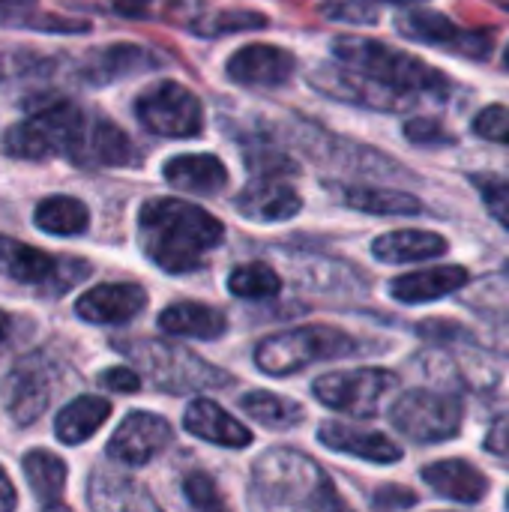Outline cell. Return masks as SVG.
Listing matches in <instances>:
<instances>
[{
  "label": "cell",
  "mask_w": 509,
  "mask_h": 512,
  "mask_svg": "<svg viewBox=\"0 0 509 512\" xmlns=\"http://www.w3.org/2000/svg\"><path fill=\"white\" fill-rule=\"evenodd\" d=\"M417 330H420V336L432 339L435 345H453L456 339H468V330L456 321H447V318H429Z\"/></svg>",
  "instance_id": "cell-42"
},
{
  "label": "cell",
  "mask_w": 509,
  "mask_h": 512,
  "mask_svg": "<svg viewBox=\"0 0 509 512\" xmlns=\"http://www.w3.org/2000/svg\"><path fill=\"white\" fill-rule=\"evenodd\" d=\"M9 336H12V315L0 309V351H3V345L9 342Z\"/></svg>",
  "instance_id": "cell-47"
},
{
  "label": "cell",
  "mask_w": 509,
  "mask_h": 512,
  "mask_svg": "<svg viewBox=\"0 0 509 512\" xmlns=\"http://www.w3.org/2000/svg\"><path fill=\"white\" fill-rule=\"evenodd\" d=\"M471 282V273L459 264H447V267H429V270H417V273H405L399 279L390 282V297L408 306H420V303H435L441 297H450L456 291H462Z\"/></svg>",
  "instance_id": "cell-21"
},
{
  "label": "cell",
  "mask_w": 509,
  "mask_h": 512,
  "mask_svg": "<svg viewBox=\"0 0 509 512\" xmlns=\"http://www.w3.org/2000/svg\"><path fill=\"white\" fill-rule=\"evenodd\" d=\"M18 507V495L12 489V480L6 477V471L0 468V512H9Z\"/></svg>",
  "instance_id": "cell-46"
},
{
  "label": "cell",
  "mask_w": 509,
  "mask_h": 512,
  "mask_svg": "<svg viewBox=\"0 0 509 512\" xmlns=\"http://www.w3.org/2000/svg\"><path fill=\"white\" fill-rule=\"evenodd\" d=\"M240 408L261 426L267 429H291L297 423H303L306 411L303 405L285 399V396H276V393H264V390H255V393H246L240 399Z\"/></svg>",
  "instance_id": "cell-32"
},
{
  "label": "cell",
  "mask_w": 509,
  "mask_h": 512,
  "mask_svg": "<svg viewBox=\"0 0 509 512\" xmlns=\"http://www.w3.org/2000/svg\"><path fill=\"white\" fill-rule=\"evenodd\" d=\"M72 162L87 168H132L141 162V150L135 141L105 114L87 111L84 132L72 153Z\"/></svg>",
  "instance_id": "cell-15"
},
{
  "label": "cell",
  "mask_w": 509,
  "mask_h": 512,
  "mask_svg": "<svg viewBox=\"0 0 509 512\" xmlns=\"http://www.w3.org/2000/svg\"><path fill=\"white\" fill-rule=\"evenodd\" d=\"M21 471L36 495V501L48 507H60V498L66 492V462L48 450H30L21 459Z\"/></svg>",
  "instance_id": "cell-30"
},
{
  "label": "cell",
  "mask_w": 509,
  "mask_h": 512,
  "mask_svg": "<svg viewBox=\"0 0 509 512\" xmlns=\"http://www.w3.org/2000/svg\"><path fill=\"white\" fill-rule=\"evenodd\" d=\"M297 69V60L288 48L279 45H267V42H252L243 45L240 51H234V57L228 60L225 72L234 84L243 87H282Z\"/></svg>",
  "instance_id": "cell-16"
},
{
  "label": "cell",
  "mask_w": 509,
  "mask_h": 512,
  "mask_svg": "<svg viewBox=\"0 0 509 512\" xmlns=\"http://www.w3.org/2000/svg\"><path fill=\"white\" fill-rule=\"evenodd\" d=\"M399 387V375L390 369H351V372H330L312 384V393L330 411L372 420L381 411L387 393Z\"/></svg>",
  "instance_id": "cell-9"
},
{
  "label": "cell",
  "mask_w": 509,
  "mask_h": 512,
  "mask_svg": "<svg viewBox=\"0 0 509 512\" xmlns=\"http://www.w3.org/2000/svg\"><path fill=\"white\" fill-rule=\"evenodd\" d=\"M405 138L417 147H447L456 144V138L444 129V123L432 117H414L405 123Z\"/></svg>",
  "instance_id": "cell-38"
},
{
  "label": "cell",
  "mask_w": 509,
  "mask_h": 512,
  "mask_svg": "<svg viewBox=\"0 0 509 512\" xmlns=\"http://www.w3.org/2000/svg\"><path fill=\"white\" fill-rule=\"evenodd\" d=\"M504 63H507V69H509V48H507V54H504Z\"/></svg>",
  "instance_id": "cell-50"
},
{
  "label": "cell",
  "mask_w": 509,
  "mask_h": 512,
  "mask_svg": "<svg viewBox=\"0 0 509 512\" xmlns=\"http://www.w3.org/2000/svg\"><path fill=\"white\" fill-rule=\"evenodd\" d=\"M171 441H174V432H171L168 420H162L159 414H150V411H132V414L123 417V423L111 435L105 453L117 465L144 468Z\"/></svg>",
  "instance_id": "cell-14"
},
{
  "label": "cell",
  "mask_w": 509,
  "mask_h": 512,
  "mask_svg": "<svg viewBox=\"0 0 509 512\" xmlns=\"http://www.w3.org/2000/svg\"><path fill=\"white\" fill-rule=\"evenodd\" d=\"M87 111L75 102L57 99L45 108L33 111L27 120H18L3 135V150L12 159H45V156H69L78 147V138L84 132Z\"/></svg>",
  "instance_id": "cell-6"
},
{
  "label": "cell",
  "mask_w": 509,
  "mask_h": 512,
  "mask_svg": "<svg viewBox=\"0 0 509 512\" xmlns=\"http://www.w3.org/2000/svg\"><path fill=\"white\" fill-rule=\"evenodd\" d=\"M138 123L159 138H195L204 129L201 99L180 81H156L135 99Z\"/></svg>",
  "instance_id": "cell-8"
},
{
  "label": "cell",
  "mask_w": 509,
  "mask_h": 512,
  "mask_svg": "<svg viewBox=\"0 0 509 512\" xmlns=\"http://www.w3.org/2000/svg\"><path fill=\"white\" fill-rule=\"evenodd\" d=\"M507 507H509V495H507Z\"/></svg>",
  "instance_id": "cell-51"
},
{
  "label": "cell",
  "mask_w": 509,
  "mask_h": 512,
  "mask_svg": "<svg viewBox=\"0 0 509 512\" xmlns=\"http://www.w3.org/2000/svg\"><path fill=\"white\" fill-rule=\"evenodd\" d=\"M318 441L333 450V453H345V456H357L375 465H393L402 459V447L396 441H390L381 432H369V429H357L348 423H324L318 429Z\"/></svg>",
  "instance_id": "cell-22"
},
{
  "label": "cell",
  "mask_w": 509,
  "mask_h": 512,
  "mask_svg": "<svg viewBox=\"0 0 509 512\" xmlns=\"http://www.w3.org/2000/svg\"><path fill=\"white\" fill-rule=\"evenodd\" d=\"M384 3H420V0H384Z\"/></svg>",
  "instance_id": "cell-49"
},
{
  "label": "cell",
  "mask_w": 509,
  "mask_h": 512,
  "mask_svg": "<svg viewBox=\"0 0 509 512\" xmlns=\"http://www.w3.org/2000/svg\"><path fill=\"white\" fill-rule=\"evenodd\" d=\"M474 135L483 141L509 144V108L507 105H486L483 111L474 114Z\"/></svg>",
  "instance_id": "cell-37"
},
{
  "label": "cell",
  "mask_w": 509,
  "mask_h": 512,
  "mask_svg": "<svg viewBox=\"0 0 509 512\" xmlns=\"http://www.w3.org/2000/svg\"><path fill=\"white\" fill-rule=\"evenodd\" d=\"M321 12L342 24H375L378 12L363 0H324Z\"/></svg>",
  "instance_id": "cell-39"
},
{
  "label": "cell",
  "mask_w": 509,
  "mask_h": 512,
  "mask_svg": "<svg viewBox=\"0 0 509 512\" xmlns=\"http://www.w3.org/2000/svg\"><path fill=\"white\" fill-rule=\"evenodd\" d=\"M363 342L339 327L327 324H306V327H291L276 336H267L255 348V366L264 375L273 378H288L303 372L312 363H327V360H342L363 354Z\"/></svg>",
  "instance_id": "cell-4"
},
{
  "label": "cell",
  "mask_w": 509,
  "mask_h": 512,
  "mask_svg": "<svg viewBox=\"0 0 509 512\" xmlns=\"http://www.w3.org/2000/svg\"><path fill=\"white\" fill-rule=\"evenodd\" d=\"M183 495H186V501H189L195 510H216V507H222V498H219V492H216V483H213L207 474H201V471H195V474L186 477Z\"/></svg>",
  "instance_id": "cell-40"
},
{
  "label": "cell",
  "mask_w": 509,
  "mask_h": 512,
  "mask_svg": "<svg viewBox=\"0 0 509 512\" xmlns=\"http://www.w3.org/2000/svg\"><path fill=\"white\" fill-rule=\"evenodd\" d=\"M330 48L339 57V63L354 66L390 87H399V90H408L417 96H438V99H447L453 93L450 75H444L432 63H426L414 54H405L387 42L366 39V36H339V39H333Z\"/></svg>",
  "instance_id": "cell-3"
},
{
  "label": "cell",
  "mask_w": 509,
  "mask_h": 512,
  "mask_svg": "<svg viewBox=\"0 0 509 512\" xmlns=\"http://www.w3.org/2000/svg\"><path fill=\"white\" fill-rule=\"evenodd\" d=\"M159 327L168 336H186V339H219L228 330V321L219 309L204 303H174L159 315Z\"/></svg>",
  "instance_id": "cell-28"
},
{
  "label": "cell",
  "mask_w": 509,
  "mask_h": 512,
  "mask_svg": "<svg viewBox=\"0 0 509 512\" xmlns=\"http://www.w3.org/2000/svg\"><path fill=\"white\" fill-rule=\"evenodd\" d=\"M486 453H492L495 459H501L509 468V414L498 417L486 435Z\"/></svg>",
  "instance_id": "cell-45"
},
{
  "label": "cell",
  "mask_w": 509,
  "mask_h": 512,
  "mask_svg": "<svg viewBox=\"0 0 509 512\" xmlns=\"http://www.w3.org/2000/svg\"><path fill=\"white\" fill-rule=\"evenodd\" d=\"M423 483L453 504H480L489 495V477L468 459H441L420 471Z\"/></svg>",
  "instance_id": "cell-19"
},
{
  "label": "cell",
  "mask_w": 509,
  "mask_h": 512,
  "mask_svg": "<svg viewBox=\"0 0 509 512\" xmlns=\"http://www.w3.org/2000/svg\"><path fill=\"white\" fill-rule=\"evenodd\" d=\"M489 216L509 231V177L504 174H471Z\"/></svg>",
  "instance_id": "cell-36"
},
{
  "label": "cell",
  "mask_w": 509,
  "mask_h": 512,
  "mask_svg": "<svg viewBox=\"0 0 509 512\" xmlns=\"http://www.w3.org/2000/svg\"><path fill=\"white\" fill-rule=\"evenodd\" d=\"M114 12L126 18H153V21H174L192 24L204 6V0H111Z\"/></svg>",
  "instance_id": "cell-33"
},
{
  "label": "cell",
  "mask_w": 509,
  "mask_h": 512,
  "mask_svg": "<svg viewBox=\"0 0 509 512\" xmlns=\"http://www.w3.org/2000/svg\"><path fill=\"white\" fill-rule=\"evenodd\" d=\"M396 30L411 39L432 48H447L471 60H486L495 48V39L486 30H465L453 18L435 12V9H405L396 15Z\"/></svg>",
  "instance_id": "cell-13"
},
{
  "label": "cell",
  "mask_w": 509,
  "mask_h": 512,
  "mask_svg": "<svg viewBox=\"0 0 509 512\" xmlns=\"http://www.w3.org/2000/svg\"><path fill=\"white\" fill-rule=\"evenodd\" d=\"M222 240L225 225L192 201L150 198L138 210L141 252L171 276L201 270Z\"/></svg>",
  "instance_id": "cell-1"
},
{
  "label": "cell",
  "mask_w": 509,
  "mask_h": 512,
  "mask_svg": "<svg viewBox=\"0 0 509 512\" xmlns=\"http://www.w3.org/2000/svg\"><path fill=\"white\" fill-rule=\"evenodd\" d=\"M33 222L45 234L75 237V234H84L87 231L90 210L84 207V201H78L72 195H51V198L39 201V207L33 210Z\"/></svg>",
  "instance_id": "cell-31"
},
{
  "label": "cell",
  "mask_w": 509,
  "mask_h": 512,
  "mask_svg": "<svg viewBox=\"0 0 509 512\" xmlns=\"http://www.w3.org/2000/svg\"><path fill=\"white\" fill-rule=\"evenodd\" d=\"M57 378L60 369L48 354H30L27 360L15 363V369L6 375L0 387V402L12 417V423L18 426L36 423L54 399Z\"/></svg>",
  "instance_id": "cell-11"
},
{
  "label": "cell",
  "mask_w": 509,
  "mask_h": 512,
  "mask_svg": "<svg viewBox=\"0 0 509 512\" xmlns=\"http://www.w3.org/2000/svg\"><path fill=\"white\" fill-rule=\"evenodd\" d=\"M99 384L111 393H138L141 390V378L135 369H126V366H114L108 372H102Z\"/></svg>",
  "instance_id": "cell-44"
},
{
  "label": "cell",
  "mask_w": 509,
  "mask_h": 512,
  "mask_svg": "<svg viewBox=\"0 0 509 512\" xmlns=\"http://www.w3.org/2000/svg\"><path fill=\"white\" fill-rule=\"evenodd\" d=\"M246 162H249L255 177H282V174L297 171V165L285 153H276V150H252L246 156Z\"/></svg>",
  "instance_id": "cell-41"
},
{
  "label": "cell",
  "mask_w": 509,
  "mask_h": 512,
  "mask_svg": "<svg viewBox=\"0 0 509 512\" xmlns=\"http://www.w3.org/2000/svg\"><path fill=\"white\" fill-rule=\"evenodd\" d=\"M87 504L99 512L156 510V501L135 480L114 471H93L87 486Z\"/></svg>",
  "instance_id": "cell-27"
},
{
  "label": "cell",
  "mask_w": 509,
  "mask_h": 512,
  "mask_svg": "<svg viewBox=\"0 0 509 512\" xmlns=\"http://www.w3.org/2000/svg\"><path fill=\"white\" fill-rule=\"evenodd\" d=\"M147 306V291L135 282H108L84 291L75 300V315L87 324L117 327L141 315Z\"/></svg>",
  "instance_id": "cell-17"
},
{
  "label": "cell",
  "mask_w": 509,
  "mask_h": 512,
  "mask_svg": "<svg viewBox=\"0 0 509 512\" xmlns=\"http://www.w3.org/2000/svg\"><path fill=\"white\" fill-rule=\"evenodd\" d=\"M108 417H111V402L108 399H102V396H78V399H72L69 405H63L57 411L54 435L66 447H75V444L90 441L105 426Z\"/></svg>",
  "instance_id": "cell-26"
},
{
  "label": "cell",
  "mask_w": 509,
  "mask_h": 512,
  "mask_svg": "<svg viewBox=\"0 0 509 512\" xmlns=\"http://www.w3.org/2000/svg\"><path fill=\"white\" fill-rule=\"evenodd\" d=\"M465 408L453 393L408 390L390 408V423L414 444H444L462 432Z\"/></svg>",
  "instance_id": "cell-7"
},
{
  "label": "cell",
  "mask_w": 509,
  "mask_h": 512,
  "mask_svg": "<svg viewBox=\"0 0 509 512\" xmlns=\"http://www.w3.org/2000/svg\"><path fill=\"white\" fill-rule=\"evenodd\" d=\"M249 501L258 510H339L345 507L330 477L306 453L276 447L252 468Z\"/></svg>",
  "instance_id": "cell-2"
},
{
  "label": "cell",
  "mask_w": 509,
  "mask_h": 512,
  "mask_svg": "<svg viewBox=\"0 0 509 512\" xmlns=\"http://www.w3.org/2000/svg\"><path fill=\"white\" fill-rule=\"evenodd\" d=\"M36 0H0V12H21L27 6H33Z\"/></svg>",
  "instance_id": "cell-48"
},
{
  "label": "cell",
  "mask_w": 509,
  "mask_h": 512,
  "mask_svg": "<svg viewBox=\"0 0 509 512\" xmlns=\"http://www.w3.org/2000/svg\"><path fill=\"white\" fill-rule=\"evenodd\" d=\"M342 201L351 210L369 213V216H423L426 204L402 189H384V186H345Z\"/></svg>",
  "instance_id": "cell-29"
},
{
  "label": "cell",
  "mask_w": 509,
  "mask_h": 512,
  "mask_svg": "<svg viewBox=\"0 0 509 512\" xmlns=\"http://www.w3.org/2000/svg\"><path fill=\"white\" fill-rule=\"evenodd\" d=\"M420 498L411 492V489H405V486H381V489H375V495H372V507L375 510H408V507H414Z\"/></svg>",
  "instance_id": "cell-43"
},
{
  "label": "cell",
  "mask_w": 509,
  "mask_h": 512,
  "mask_svg": "<svg viewBox=\"0 0 509 512\" xmlns=\"http://www.w3.org/2000/svg\"><path fill=\"white\" fill-rule=\"evenodd\" d=\"M189 27L195 33H201V36H228V33L267 27V15L249 12V9H222V12H213V15H198Z\"/></svg>",
  "instance_id": "cell-35"
},
{
  "label": "cell",
  "mask_w": 509,
  "mask_h": 512,
  "mask_svg": "<svg viewBox=\"0 0 509 512\" xmlns=\"http://www.w3.org/2000/svg\"><path fill=\"white\" fill-rule=\"evenodd\" d=\"M183 429L207 444L216 447H228V450H243L252 444V432L234 420L225 408H219L210 399H195L189 402L186 414H183Z\"/></svg>",
  "instance_id": "cell-23"
},
{
  "label": "cell",
  "mask_w": 509,
  "mask_h": 512,
  "mask_svg": "<svg viewBox=\"0 0 509 512\" xmlns=\"http://www.w3.org/2000/svg\"><path fill=\"white\" fill-rule=\"evenodd\" d=\"M162 174L174 189L195 192V195H213V192L225 189V183H228V171H225L222 159L213 153L174 156L165 162Z\"/></svg>",
  "instance_id": "cell-25"
},
{
  "label": "cell",
  "mask_w": 509,
  "mask_h": 512,
  "mask_svg": "<svg viewBox=\"0 0 509 512\" xmlns=\"http://www.w3.org/2000/svg\"><path fill=\"white\" fill-rule=\"evenodd\" d=\"M237 213L252 222H285L303 210V198L297 189L282 183L279 177H255L234 201Z\"/></svg>",
  "instance_id": "cell-20"
},
{
  "label": "cell",
  "mask_w": 509,
  "mask_h": 512,
  "mask_svg": "<svg viewBox=\"0 0 509 512\" xmlns=\"http://www.w3.org/2000/svg\"><path fill=\"white\" fill-rule=\"evenodd\" d=\"M87 270L90 267L84 261H72V258L60 261L36 246L0 234V273L18 285H48L54 291H66L69 285L81 282Z\"/></svg>",
  "instance_id": "cell-12"
},
{
  "label": "cell",
  "mask_w": 509,
  "mask_h": 512,
  "mask_svg": "<svg viewBox=\"0 0 509 512\" xmlns=\"http://www.w3.org/2000/svg\"><path fill=\"white\" fill-rule=\"evenodd\" d=\"M117 348L144 369L153 387L171 396L234 384L231 375L219 372L213 363H207L204 357L180 345H168L159 339H129V342H120Z\"/></svg>",
  "instance_id": "cell-5"
},
{
  "label": "cell",
  "mask_w": 509,
  "mask_h": 512,
  "mask_svg": "<svg viewBox=\"0 0 509 512\" xmlns=\"http://www.w3.org/2000/svg\"><path fill=\"white\" fill-rule=\"evenodd\" d=\"M309 84L330 96V99H339V102H348V105H360V108H372V111H405L411 105H417V93H408V90H399V87H390L354 66H321L309 75Z\"/></svg>",
  "instance_id": "cell-10"
},
{
  "label": "cell",
  "mask_w": 509,
  "mask_h": 512,
  "mask_svg": "<svg viewBox=\"0 0 509 512\" xmlns=\"http://www.w3.org/2000/svg\"><path fill=\"white\" fill-rule=\"evenodd\" d=\"M162 66V60L141 48V45H129V42H117V45H105V48H96L90 51L81 66H78V75L87 81V84H114L120 78H129V75H141L147 69H156Z\"/></svg>",
  "instance_id": "cell-18"
},
{
  "label": "cell",
  "mask_w": 509,
  "mask_h": 512,
  "mask_svg": "<svg viewBox=\"0 0 509 512\" xmlns=\"http://www.w3.org/2000/svg\"><path fill=\"white\" fill-rule=\"evenodd\" d=\"M450 249L447 237L435 234V231H423V228H402V231H390L381 234L372 243V255L381 264H414V261H432L441 258Z\"/></svg>",
  "instance_id": "cell-24"
},
{
  "label": "cell",
  "mask_w": 509,
  "mask_h": 512,
  "mask_svg": "<svg viewBox=\"0 0 509 512\" xmlns=\"http://www.w3.org/2000/svg\"><path fill=\"white\" fill-rule=\"evenodd\" d=\"M228 291L240 300H270L282 291V279L267 264L252 261V264L234 267V273L228 276Z\"/></svg>",
  "instance_id": "cell-34"
}]
</instances>
